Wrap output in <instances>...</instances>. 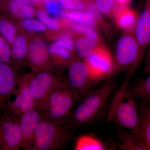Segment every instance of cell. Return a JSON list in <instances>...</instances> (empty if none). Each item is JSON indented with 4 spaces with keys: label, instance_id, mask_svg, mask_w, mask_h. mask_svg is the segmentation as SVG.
Instances as JSON below:
<instances>
[{
    "label": "cell",
    "instance_id": "5b68a950",
    "mask_svg": "<svg viewBox=\"0 0 150 150\" xmlns=\"http://www.w3.org/2000/svg\"><path fill=\"white\" fill-rule=\"evenodd\" d=\"M71 138L70 130L60 124L43 117L35 132L33 150H55L61 149Z\"/></svg>",
    "mask_w": 150,
    "mask_h": 150
},
{
    "label": "cell",
    "instance_id": "ffe728a7",
    "mask_svg": "<svg viewBox=\"0 0 150 150\" xmlns=\"http://www.w3.org/2000/svg\"><path fill=\"white\" fill-rule=\"evenodd\" d=\"M128 93L142 103H150V75L145 79H141L133 85L127 88Z\"/></svg>",
    "mask_w": 150,
    "mask_h": 150
},
{
    "label": "cell",
    "instance_id": "cb8c5ba5",
    "mask_svg": "<svg viewBox=\"0 0 150 150\" xmlns=\"http://www.w3.org/2000/svg\"><path fill=\"white\" fill-rule=\"evenodd\" d=\"M11 51L13 61L20 62L27 56V41L23 35H17L11 44Z\"/></svg>",
    "mask_w": 150,
    "mask_h": 150
},
{
    "label": "cell",
    "instance_id": "6da1fadb",
    "mask_svg": "<svg viewBox=\"0 0 150 150\" xmlns=\"http://www.w3.org/2000/svg\"><path fill=\"white\" fill-rule=\"evenodd\" d=\"M112 78H108L97 89L91 91L74 109L65 123L69 130L86 126L94 121L103 110L115 88Z\"/></svg>",
    "mask_w": 150,
    "mask_h": 150
},
{
    "label": "cell",
    "instance_id": "3957f363",
    "mask_svg": "<svg viewBox=\"0 0 150 150\" xmlns=\"http://www.w3.org/2000/svg\"><path fill=\"white\" fill-rule=\"evenodd\" d=\"M143 60L134 33L123 32L116 45L109 78L124 73L125 81H129Z\"/></svg>",
    "mask_w": 150,
    "mask_h": 150
},
{
    "label": "cell",
    "instance_id": "ba28073f",
    "mask_svg": "<svg viewBox=\"0 0 150 150\" xmlns=\"http://www.w3.org/2000/svg\"><path fill=\"white\" fill-rule=\"evenodd\" d=\"M83 61L97 82L109 78L113 65V57L105 44L96 48Z\"/></svg>",
    "mask_w": 150,
    "mask_h": 150
},
{
    "label": "cell",
    "instance_id": "4dcf8cb0",
    "mask_svg": "<svg viewBox=\"0 0 150 150\" xmlns=\"http://www.w3.org/2000/svg\"><path fill=\"white\" fill-rule=\"evenodd\" d=\"M21 25L23 28L30 32H41L46 31V28L40 21L29 18L23 21Z\"/></svg>",
    "mask_w": 150,
    "mask_h": 150
},
{
    "label": "cell",
    "instance_id": "8fae6325",
    "mask_svg": "<svg viewBox=\"0 0 150 150\" xmlns=\"http://www.w3.org/2000/svg\"><path fill=\"white\" fill-rule=\"evenodd\" d=\"M18 117L21 131L20 148L23 150H33L35 132L42 118V112L33 108Z\"/></svg>",
    "mask_w": 150,
    "mask_h": 150
},
{
    "label": "cell",
    "instance_id": "d6a6232c",
    "mask_svg": "<svg viewBox=\"0 0 150 150\" xmlns=\"http://www.w3.org/2000/svg\"><path fill=\"white\" fill-rule=\"evenodd\" d=\"M144 59L145 67L144 72L145 74H149V70L150 68V40Z\"/></svg>",
    "mask_w": 150,
    "mask_h": 150
},
{
    "label": "cell",
    "instance_id": "7a4b0ae2",
    "mask_svg": "<svg viewBox=\"0 0 150 150\" xmlns=\"http://www.w3.org/2000/svg\"><path fill=\"white\" fill-rule=\"evenodd\" d=\"M129 81H125L110 105L107 119L133 133L141 142L139 105L136 99L127 91Z\"/></svg>",
    "mask_w": 150,
    "mask_h": 150
},
{
    "label": "cell",
    "instance_id": "f1b7e54d",
    "mask_svg": "<svg viewBox=\"0 0 150 150\" xmlns=\"http://www.w3.org/2000/svg\"><path fill=\"white\" fill-rule=\"evenodd\" d=\"M13 61L11 50L8 42L3 36H0V63L11 65Z\"/></svg>",
    "mask_w": 150,
    "mask_h": 150
},
{
    "label": "cell",
    "instance_id": "8d00e7d4",
    "mask_svg": "<svg viewBox=\"0 0 150 150\" xmlns=\"http://www.w3.org/2000/svg\"><path fill=\"white\" fill-rule=\"evenodd\" d=\"M149 73H150V68L149 70Z\"/></svg>",
    "mask_w": 150,
    "mask_h": 150
},
{
    "label": "cell",
    "instance_id": "484cf974",
    "mask_svg": "<svg viewBox=\"0 0 150 150\" xmlns=\"http://www.w3.org/2000/svg\"><path fill=\"white\" fill-rule=\"evenodd\" d=\"M0 33L11 44L17 36V29L14 25L6 18H0Z\"/></svg>",
    "mask_w": 150,
    "mask_h": 150
},
{
    "label": "cell",
    "instance_id": "f546056e",
    "mask_svg": "<svg viewBox=\"0 0 150 150\" xmlns=\"http://www.w3.org/2000/svg\"><path fill=\"white\" fill-rule=\"evenodd\" d=\"M60 6L68 11L85 10L87 0H58Z\"/></svg>",
    "mask_w": 150,
    "mask_h": 150
},
{
    "label": "cell",
    "instance_id": "5bb4252c",
    "mask_svg": "<svg viewBox=\"0 0 150 150\" xmlns=\"http://www.w3.org/2000/svg\"><path fill=\"white\" fill-rule=\"evenodd\" d=\"M104 44L101 35L94 30L86 35L77 36L75 40V51L78 56L84 60L96 48Z\"/></svg>",
    "mask_w": 150,
    "mask_h": 150
},
{
    "label": "cell",
    "instance_id": "52a82bcc",
    "mask_svg": "<svg viewBox=\"0 0 150 150\" xmlns=\"http://www.w3.org/2000/svg\"><path fill=\"white\" fill-rule=\"evenodd\" d=\"M68 69L67 81L68 85L76 92L83 100L91 92L97 82L92 77L84 61L77 59L72 62Z\"/></svg>",
    "mask_w": 150,
    "mask_h": 150
},
{
    "label": "cell",
    "instance_id": "277c9868",
    "mask_svg": "<svg viewBox=\"0 0 150 150\" xmlns=\"http://www.w3.org/2000/svg\"><path fill=\"white\" fill-rule=\"evenodd\" d=\"M79 97L67 83L55 89L40 106L43 117L64 125Z\"/></svg>",
    "mask_w": 150,
    "mask_h": 150
},
{
    "label": "cell",
    "instance_id": "ac0fdd59",
    "mask_svg": "<svg viewBox=\"0 0 150 150\" xmlns=\"http://www.w3.org/2000/svg\"><path fill=\"white\" fill-rule=\"evenodd\" d=\"M64 17L70 21L85 25L97 31L99 29L96 19L93 14L89 11L85 10L69 11L65 12Z\"/></svg>",
    "mask_w": 150,
    "mask_h": 150
},
{
    "label": "cell",
    "instance_id": "9a60e30c",
    "mask_svg": "<svg viewBox=\"0 0 150 150\" xmlns=\"http://www.w3.org/2000/svg\"><path fill=\"white\" fill-rule=\"evenodd\" d=\"M18 78L11 65L0 63V105L4 107L16 86Z\"/></svg>",
    "mask_w": 150,
    "mask_h": 150
},
{
    "label": "cell",
    "instance_id": "836d02e7",
    "mask_svg": "<svg viewBox=\"0 0 150 150\" xmlns=\"http://www.w3.org/2000/svg\"><path fill=\"white\" fill-rule=\"evenodd\" d=\"M117 5L120 6H129L132 2V0H115Z\"/></svg>",
    "mask_w": 150,
    "mask_h": 150
},
{
    "label": "cell",
    "instance_id": "30bf717a",
    "mask_svg": "<svg viewBox=\"0 0 150 150\" xmlns=\"http://www.w3.org/2000/svg\"><path fill=\"white\" fill-rule=\"evenodd\" d=\"M7 110L19 116L35 108V103L28 86L26 76L18 78L16 86L6 101Z\"/></svg>",
    "mask_w": 150,
    "mask_h": 150
},
{
    "label": "cell",
    "instance_id": "d6986e66",
    "mask_svg": "<svg viewBox=\"0 0 150 150\" xmlns=\"http://www.w3.org/2000/svg\"><path fill=\"white\" fill-rule=\"evenodd\" d=\"M118 142L116 146L122 150H148L143 142L132 132L121 130L118 132Z\"/></svg>",
    "mask_w": 150,
    "mask_h": 150
},
{
    "label": "cell",
    "instance_id": "7c38bea8",
    "mask_svg": "<svg viewBox=\"0 0 150 150\" xmlns=\"http://www.w3.org/2000/svg\"><path fill=\"white\" fill-rule=\"evenodd\" d=\"M27 58L30 65L35 69L49 71L51 64L50 54L43 40L35 38L30 42Z\"/></svg>",
    "mask_w": 150,
    "mask_h": 150
},
{
    "label": "cell",
    "instance_id": "8992f818",
    "mask_svg": "<svg viewBox=\"0 0 150 150\" xmlns=\"http://www.w3.org/2000/svg\"><path fill=\"white\" fill-rule=\"evenodd\" d=\"M26 77L30 92L35 101V108L38 110L53 91L67 83L66 80L45 71L27 75Z\"/></svg>",
    "mask_w": 150,
    "mask_h": 150
},
{
    "label": "cell",
    "instance_id": "d590c367",
    "mask_svg": "<svg viewBox=\"0 0 150 150\" xmlns=\"http://www.w3.org/2000/svg\"><path fill=\"white\" fill-rule=\"evenodd\" d=\"M2 108V106L1 105H0V108Z\"/></svg>",
    "mask_w": 150,
    "mask_h": 150
},
{
    "label": "cell",
    "instance_id": "603a6c76",
    "mask_svg": "<svg viewBox=\"0 0 150 150\" xmlns=\"http://www.w3.org/2000/svg\"><path fill=\"white\" fill-rule=\"evenodd\" d=\"M7 8L12 15L18 17L29 18L34 16V9L30 3L9 0L7 4Z\"/></svg>",
    "mask_w": 150,
    "mask_h": 150
},
{
    "label": "cell",
    "instance_id": "83f0119b",
    "mask_svg": "<svg viewBox=\"0 0 150 150\" xmlns=\"http://www.w3.org/2000/svg\"><path fill=\"white\" fill-rule=\"evenodd\" d=\"M54 44L66 48L74 54L75 40L69 33H63L59 35Z\"/></svg>",
    "mask_w": 150,
    "mask_h": 150
},
{
    "label": "cell",
    "instance_id": "e575fe53",
    "mask_svg": "<svg viewBox=\"0 0 150 150\" xmlns=\"http://www.w3.org/2000/svg\"><path fill=\"white\" fill-rule=\"evenodd\" d=\"M36 4H46V2L48 1L49 0H30Z\"/></svg>",
    "mask_w": 150,
    "mask_h": 150
},
{
    "label": "cell",
    "instance_id": "4fadbf2b",
    "mask_svg": "<svg viewBox=\"0 0 150 150\" xmlns=\"http://www.w3.org/2000/svg\"><path fill=\"white\" fill-rule=\"evenodd\" d=\"M134 35L144 59L150 40V0H146L144 9L139 15Z\"/></svg>",
    "mask_w": 150,
    "mask_h": 150
},
{
    "label": "cell",
    "instance_id": "1f68e13d",
    "mask_svg": "<svg viewBox=\"0 0 150 150\" xmlns=\"http://www.w3.org/2000/svg\"><path fill=\"white\" fill-rule=\"evenodd\" d=\"M45 7L46 10L52 16L58 17L64 16L65 11L63 8L59 4L58 1L56 0H49L46 3Z\"/></svg>",
    "mask_w": 150,
    "mask_h": 150
},
{
    "label": "cell",
    "instance_id": "e0dca14e",
    "mask_svg": "<svg viewBox=\"0 0 150 150\" xmlns=\"http://www.w3.org/2000/svg\"><path fill=\"white\" fill-rule=\"evenodd\" d=\"M116 144H109L91 134L79 136L76 140L74 149L76 150H115Z\"/></svg>",
    "mask_w": 150,
    "mask_h": 150
},
{
    "label": "cell",
    "instance_id": "9c48e42d",
    "mask_svg": "<svg viewBox=\"0 0 150 150\" xmlns=\"http://www.w3.org/2000/svg\"><path fill=\"white\" fill-rule=\"evenodd\" d=\"M21 141L19 118L7 110L0 118V149L19 150Z\"/></svg>",
    "mask_w": 150,
    "mask_h": 150
},
{
    "label": "cell",
    "instance_id": "44dd1931",
    "mask_svg": "<svg viewBox=\"0 0 150 150\" xmlns=\"http://www.w3.org/2000/svg\"><path fill=\"white\" fill-rule=\"evenodd\" d=\"M140 129L143 142L150 150V104L142 103L139 105Z\"/></svg>",
    "mask_w": 150,
    "mask_h": 150
},
{
    "label": "cell",
    "instance_id": "74e56055",
    "mask_svg": "<svg viewBox=\"0 0 150 150\" xmlns=\"http://www.w3.org/2000/svg\"><path fill=\"white\" fill-rule=\"evenodd\" d=\"M2 1H3V0H0V3H1V2Z\"/></svg>",
    "mask_w": 150,
    "mask_h": 150
},
{
    "label": "cell",
    "instance_id": "4316f807",
    "mask_svg": "<svg viewBox=\"0 0 150 150\" xmlns=\"http://www.w3.org/2000/svg\"><path fill=\"white\" fill-rule=\"evenodd\" d=\"M36 16L39 21L46 28L53 31H58L61 28V24L58 20L49 17L44 11H38Z\"/></svg>",
    "mask_w": 150,
    "mask_h": 150
},
{
    "label": "cell",
    "instance_id": "7402d4cb",
    "mask_svg": "<svg viewBox=\"0 0 150 150\" xmlns=\"http://www.w3.org/2000/svg\"><path fill=\"white\" fill-rule=\"evenodd\" d=\"M48 51L57 64L63 67H68L72 62L77 59L73 52L54 43L49 46Z\"/></svg>",
    "mask_w": 150,
    "mask_h": 150
},
{
    "label": "cell",
    "instance_id": "d4e9b609",
    "mask_svg": "<svg viewBox=\"0 0 150 150\" xmlns=\"http://www.w3.org/2000/svg\"><path fill=\"white\" fill-rule=\"evenodd\" d=\"M99 12L103 16L112 17L118 5L115 0H90Z\"/></svg>",
    "mask_w": 150,
    "mask_h": 150
},
{
    "label": "cell",
    "instance_id": "2e32d148",
    "mask_svg": "<svg viewBox=\"0 0 150 150\" xmlns=\"http://www.w3.org/2000/svg\"><path fill=\"white\" fill-rule=\"evenodd\" d=\"M138 17L139 15L129 6H118L112 17L116 27L123 32L134 33Z\"/></svg>",
    "mask_w": 150,
    "mask_h": 150
}]
</instances>
